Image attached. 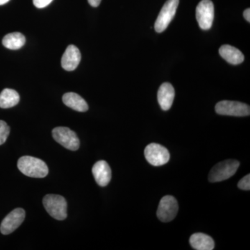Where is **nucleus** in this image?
Returning <instances> with one entry per match:
<instances>
[{
    "instance_id": "f257e3e1",
    "label": "nucleus",
    "mask_w": 250,
    "mask_h": 250,
    "mask_svg": "<svg viewBox=\"0 0 250 250\" xmlns=\"http://www.w3.org/2000/svg\"><path fill=\"white\" fill-rule=\"evenodd\" d=\"M18 167L24 175L34 178H43L48 174V167L43 161L33 156L20 158Z\"/></svg>"
},
{
    "instance_id": "f03ea898",
    "label": "nucleus",
    "mask_w": 250,
    "mask_h": 250,
    "mask_svg": "<svg viewBox=\"0 0 250 250\" xmlns=\"http://www.w3.org/2000/svg\"><path fill=\"white\" fill-rule=\"evenodd\" d=\"M239 166V161L233 159L218 163L210 170L208 174V181L215 183L227 180L234 175Z\"/></svg>"
},
{
    "instance_id": "7ed1b4c3",
    "label": "nucleus",
    "mask_w": 250,
    "mask_h": 250,
    "mask_svg": "<svg viewBox=\"0 0 250 250\" xmlns=\"http://www.w3.org/2000/svg\"><path fill=\"white\" fill-rule=\"evenodd\" d=\"M44 207L52 218L63 220L67 218V205L63 197L58 195H47L42 200Z\"/></svg>"
},
{
    "instance_id": "20e7f679",
    "label": "nucleus",
    "mask_w": 250,
    "mask_h": 250,
    "mask_svg": "<svg viewBox=\"0 0 250 250\" xmlns=\"http://www.w3.org/2000/svg\"><path fill=\"white\" fill-rule=\"evenodd\" d=\"M215 111L222 116L244 117L250 116V108L245 103L224 100L215 105Z\"/></svg>"
},
{
    "instance_id": "39448f33",
    "label": "nucleus",
    "mask_w": 250,
    "mask_h": 250,
    "mask_svg": "<svg viewBox=\"0 0 250 250\" xmlns=\"http://www.w3.org/2000/svg\"><path fill=\"white\" fill-rule=\"evenodd\" d=\"M179 3V0H167L166 1L154 24V29L156 32L161 33L167 29L175 16Z\"/></svg>"
},
{
    "instance_id": "423d86ee",
    "label": "nucleus",
    "mask_w": 250,
    "mask_h": 250,
    "mask_svg": "<svg viewBox=\"0 0 250 250\" xmlns=\"http://www.w3.org/2000/svg\"><path fill=\"white\" fill-rule=\"evenodd\" d=\"M144 154L147 162L154 166L165 165L170 158L167 149L157 143L148 145L145 149Z\"/></svg>"
},
{
    "instance_id": "0eeeda50",
    "label": "nucleus",
    "mask_w": 250,
    "mask_h": 250,
    "mask_svg": "<svg viewBox=\"0 0 250 250\" xmlns=\"http://www.w3.org/2000/svg\"><path fill=\"white\" fill-rule=\"evenodd\" d=\"M52 136L57 143L67 149L76 151L80 148V143L78 136L76 133L69 128L62 126L54 128L52 131Z\"/></svg>"
},
{
    "instance_id": "6e6552de",
    "label": "nucleus",
    "mask_w": 250,
    "mask_h": 250,
    "mask_svg": "<svg viewBox=\"0 0 250 250\" xmlns=\"http://www.w3.org/2000/svg\"><path fill=\"white\" fill-rule=\"evenodd\" d=\"M196 19L203 30H208L214 20V5L210 0H202L196 8Z\"/></svg>"
},
{
    "instance_id": "1a4fd4ad",
    "label": "nucleus",
    "mask_w": 250,
    "mask_h": 250,
    "mask_svg": "<svg viewBox=\"0 0 250 250\" xmlns=\"http://www.w3.org/2000/svg\"><path fill=\"white\" fill-rule=\"evenodd\" d=\"M179 205L177 200L170 195H166L161 199L158 207V218L163 223L172 221L178 213Z\"/></svg>"
},
{
    "instance_id": "9d476101",
    "label": "nucleus",
    "mask_w": 250,
    "mask_h": 250,
    "mask_svg": "<svg viewBox=\"0 0 250 250\" xmlns=\"http://www.w3.org/2000/svg\"><path fill=\"white\" fill-rule=\"evenodd\" d=\"M25 218V211L21 208H16L9 213L0 225V231L2 234L8 235L17 229Z\"/></svg>"
},
{
    "instance_id": "9b49d317",
    "label": "nucleus",
    "mask_w": 250,
    "mask_h": 250,
    "mask_svg": "<svg viewBox=\"0 0 250 250\" xmlns=\"http://www.w3.org/2000/svg\"><path fill=\"white\" fill-rule=\"evenodd\" d=\"M95 182L100 187H106L111 179V170L107 162L99 161L95 163L92 169Z\"/></svg>"
},
{
    "instance_id": "f8f14e48",
    "label": "nucleus",
    "mask_w": 250,
    "mask_h": 250,
    "mask_svg": "<svg viewBox=\"0 0 250 250\" xmlns=\"http://www.w3.org/2000/svg\"><path fill=\"white\" fill-rule=\"evenodd\" d=\"M80 49L76 46L71 45L67 47L62 59V66L67 71L75 70L81 61Z\"/></svg>"
},
{
    "instance_id": "ddd939ff",
    "label": "nucleus",
    "mask_w": 250,
    "mask_h": 250,
    "mask_svg": "<svg viewBox=\"0 0 250 250\" xmlns=\"http://www.w3.org/2000/svg\"><path fill=\"white\" fill-rule=\"evenodd\" d=\"M175 91L170 83H164L158 90L157 99L161 108L164 111L170 109L173 104Z\"/></svg>"
},
{
    "instance_id": "4468645a",
    "label": "nucleus",
    "mask_w": 250,
    "mask_h": 250,
    "mask_svg": "<svg viewBox=\"0 0 250 250\" xmlns=\"http://www.w3.org/2000/svg\"><path fill=\"white\" fill-rule=\"evenodd\" d=\"M219 54L227 62L232 65H238L244 62V55L239 49L229 45H224L219 49Z\"/></svg>"
},
{
    "instance_id": "2eb2a0df",
    "label": "nucleus",
    "mask_w": 250,
    "mask_h": 250,
    "mask_svg": "<svg viewBox=\"0 0 250 250\" xmlns=\"http://www.w3.org/2000/svg\"><path fill=\"white\" fill-rule=\"evenodd\" d=\"M190 244L197 250H212L214 249L215 243L213 238L203 233H196L190 238Z\"/></svg>"
},
{
    "instance_id": "dca6fc26",
    "label": "nucleus",
    "mask_w": 250,
    "mask_h": 250,
    "mask_svg": "<svg viewBox=\"0 0 250 250\" xmlns=\"http://www.w3.org/2000/svg\"><path fill=\"white\" fill-rule=\"evenodd\" d=\"M62 102L68 107L79 112L88 110V105L80 95L75 93H67L62 96Z\"/></svg>"
},
{
    "instance_id": "f3484780",
    "label": "nucleus",
    "mask_w": 250,
    "mask_h": 250,
    "mask_svg": "<svg viewBox=\"0 0 250 250\" xmlns=\"http://www.w3.org/2000/svg\"><path fill=\"white\" fill-rule=\"evenodd\" d=\"M19 94L15 90L5 88L0 93V108L14 107L19 103Z\"/></svg>"
},
{
    "instance_id": "a211bd4d",
    "label": "nucleus",
    "mask_w": 250,
    "mask_h": 250,
    "mask_svg": "<svg viewBox=\"0 0 250 250\" xmlns=\"http://www.w3.org/2000/svg\"><path fill=\"white\" fill-rule=\"evenodd\" d=\"M26 39L21 33L14 32L4 36L2 40L3 45L6 48L17 50L25 44Z\"/></svg>"
},
{
    "instance_id": "6ab92c4d",
    "label": "nucleus",
    "mask_w": 250,
    "mask_h": 250,
    "mask_svg": "<svg viewBox=\"0 0 250 250\" xmlns=\"http://www.w3.org/2000/svg\"><path fill=\"white\" fill-rule=\"evenodd\" d=\"M10 134V127L6 122L0 121V146L4 144Z\"/></svg>"
},
{
    "instance_id": "aec40b11",
    "label": "nucleus",
    "mask_w": 250,
    "mask_h": 250,
    "mask_svg": "<svg viewBox=\"0 0 250 250\" xmlns=\"http://www.w3.org/2000/svg\"><path fill=\"white\" fill-rule=\"evenodd\" d=\"M238 187L241 190H250V174H247L243 179H241L238 182Z\"/></svg>"
},
{
    "instance_id": "412c9836",
    "label": "nucleus",
    "mask_w": 250,
    "mask_h": 250,
    "mask_svg": "<svg viewBox=\"0 0 250 250\" xmlns=\"http://www.w3.org/2000/svg\"><path fill=\"white\" fill-rule=\"evenodd\" d=\"M53 0H33L34 6L39 9H42L48 6Z\"/></svg>"
},
{
    "instance_id": "4be33fe9",
    "label": "nucleus",
    "mask_w": 250,
    "mask_h": 250,
    "mask_svg": "<svg viewBox=\"0 0 250 250\" xmlns=\"http://www.w3.org/2000/svg\"><path fill=\"white\" fill-rule=\"evenodd\" d=\"M102 0H88V3L90 6H93V7H98L99 5L101 3Z\"/></svg>"
},
{
    "instance_id": "5701e85b",
    "label": "nucleus",
    "mask_w": 250,
    "mask_h": 250,
    "mask_svg": "<svg viewBox=\"0 0 250 250\" xmlns=\"http://www.w3.org/2000/svg\"><path fill=\"white\" fill-rule=\"evenodd\" d=\"M243 16H244V18H246V21H248V22H250V9H247L246 10H245L244 13H243Z\"/></svg>"
},
{
    "instance_id": "b1692460",
    "label": "nucleus",
    "mask_w": 250,
    "mask_h": 250,
    "mask_svg": "<svg viewBox=\"0 0 250 250\" xmlns=\"http://www.w3.org/2000/svg\"><path fill=\"white\" fill-rule=\"evenodd\" d=\"M8 1H9V0H0V6L6 4Z\"/></svg>"
}]
</instances>
